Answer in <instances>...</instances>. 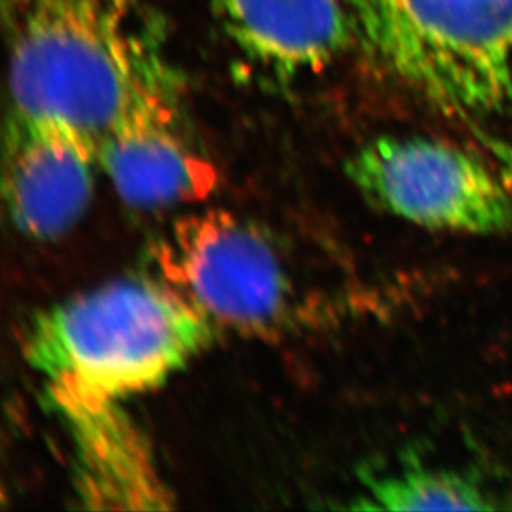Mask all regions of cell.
<instances>
[{
    "label": "cell",
    "mask_w": 512,
    "mask_h": 512,
    "mask_svg": "<svg viewBox=\"0 0 512 512\" xmlns=\"http://www.w3.org/2000/svg\"><path fill=\"white\" fill-rule=\"evenodd\" d=\"M10 112L95 141L151 98L178 93L140 0H2Z\"/></svg>",
    "instance_id": "1"
},
{
    "label": "cell",
    "mask_w": 512,
    "mask_h": 512,
    "mask_svg": "<svg viewBox=\"0 0 512 512\" xmlns=\"http://www.w3.org/2000/svg\"><path fill=\"white\" fill-rule=\"evenodd\" d=\"M218 329L158 277L123 279L42 310L22 343L54 405L110 403L168 382Z\"/></svg>",
    "instance_id": "2"
},
{
    "label": "cell",
    "mask_w": 512,
    "mask_h": 512,
    "mask_svg": "<svg viewBox=\"0 0 512 512\" xmlns=\"http://www.w3.org/2000/svg\"><path fill=\"white\" fill-rule=\"evenodd\" d=\"M368 62L426 105L512 120V0H343Z\"/></svg>",
    "instance_id": "3"
},
{
    "label": "cell",
    "mask_w": 512,
    "mask_h": 512,
    "mask_svg": "<svg viewBox=\"0 0 512 512\" xmlns=\"http://www.w3.org/2000/svg\"><path fill=\"white\" fill-rule=\"evenodd\" d=\"M158 279L219 329L269 334L299 312V289L276 242L223 209L179 219L153 249Z\"/></svg>",
    "instance_id": "4"
},
{
    "label": "cell",
    "mask_w": 512,
    "mask_h": 512,
    "mask_svg": "<svg viewBox=\"0 0 512 512\" xmlns=\"http://www.w3.org/2000/svg\"><path fill=\"white\" fill-rule=\"evenodd\" d=\"M372 208L436 231L512 236V191L478 156L426 136H380L345 165Z\"/></svg>",
    "instance_id": "5"
},
{
    "label": "cell",
    "mask_w": 512,
    "mask_h": 512,
    "mask_svg": "<svg viewBox=\"0 0 512 512\" xmlns=\"http://www.w3.org/2000/svg\"><path fill=\"white\" fill-rule=\"evenodd\" d=\"M98 146L60 121L9 113L4 136L5 206L15 228L54 241L92 201Z\"/></svg>",
    "instance_id": "6"
},
{
    "label": "cell",
    "mask_w": 512,
    "mask_h": 512,
    "mask_svg": "<svg viewBox=\"0 0 512 512\" xmlns=\"http://www.w3.org/2000/svg\"><path fill=\"white\" fill-rule=\"evenodd\" d=\"M178 93L135 108L98 145V166L125 203L141 209L196 203L213 193L218 174L186 138Z\"/></svg>",
    "instance_id": "7"
},
{
    "label": "cell",
    "mask_w": 512,
    "mask_h": 512,
    "mask_svg": "<svg viewBox=\"0 0 512 512\" xmlns=\"http://www.w3.org/2000/svg\"><path fill=\"white\" fill-rule=\"evenodd\" d=\"M247 62L276 82L324 70L352 44L343 0H211Z\"/></svg>",
    "instance_id": "8"
},
{
    "label": "cell",
    "mask_w": 512,
    "mask_h": 512,
    "mask_svg": "<svg viewBox=\"0 0 512 512\" xmlns=\"http://www.w3.org/2000/svg\"><path fill=\"white\" fill-rule=\"evenodd\" d=\"M75 435L83 488L95 499H165L145 446L116 401L58 405Z\"/></svg>",
    "instance_id": "9"
},
{
    "label": "cell",
    "mask_w": 512,
    "mask_h": 512,
    "mask_svg": "<svg viewBox=\"0 0 512 512\" xmlns=\"http://www.w3.org/2000/svg\"><path fill=\"white\" fill-rule=\"evenodd\" d=\"M365 493L353 508L373 511H491L504 504L483 483L453 469L408 459L397 468L365 479Z\"/></svg>",
    "instance_id": "10"
},
{
    "label": "cell",
    "mask_w": 512,
    "mask_h": 512,
    "mask_svg": "<svg viewBox=\"0 0 512 512\" xmlns=\"http://www.w3.org/2000/svg\"><path fill=\"white\" fill-rule=\"evenodd\" d=\"M491 150L496 155L499 166L503 168V173L499 174L504 183H512V146L506 143H491Z\"/></svg>",
    "instance_id": "11"
}]
</instances>
